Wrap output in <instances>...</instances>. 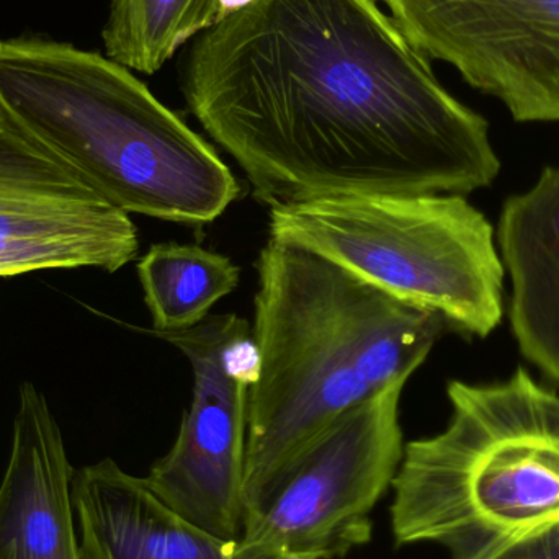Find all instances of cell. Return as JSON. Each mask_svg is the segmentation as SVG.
I'll return each instance as SVG.
<instances>
[{"mask_svg":"<svg viewBox=\"0 0 559 559\" xmlns=\"http://www.w3.org/2000/svg\"><path fill=\"white\" fill-rule=\"evenodd\" d=\"M183 94L269 209L465 197L501 169L488 121L374 0H242L197 36Z\"/></svg>","mask_w":559,"mask_h":559,"instance_id":"1","label":"cell"},{"mask_svg":"<svg viewBox=\"0 0 559 559\" xmlns=\"http://www.w3.org/2000/svg\"><path fill=\"white\" fill-rule=\"evenodd\" d=\"M245 515L335 420L406 384L449 322L355 277L322 255L269 238L258 261Z\"/></svg>","mask_w":559,"mask_h":559,"instance_id":"2","label":"cell"},{"mask_svg":"<svg viewBox=\"0 0 559 559\" xmlns=\"http://www.w3.org/2000/svg\"><path fill=\"white\" fill-rule=\"evenodd\" d=\"M0 128L127 215L205 225L238 199L215 147L108 56L0 39Z\"/></svg>","mask_w":559,"mask_h":559,"instance_id":"3","label":"cell"},{"mask_svg":"<svg viewBox=\"0 0 559 559\" xmlns=\"http://www.w3.org/2000/svg\"><path fill=\"white\" fill-rule=\"evenodd\" d=\"M447 394L449 426L404 445L394 540L508 559L559 527V391L519 367L502 383L450 381Z\"/></svg>","mask_w":559,"mask_h":559,"instance_id":"4","label":"cell"},{"mask_svg":"<svg viewBox=\"0 0 559 559\" xmlns=\"http://www.w3.org/2000/svg\"><path fill=\"white\" fill-rule=\"evenodd\" d=\"M271 238L309 249L397 301L486 337L502 319L495 229L463 195H341L271 206Z\"/></svg>","mask_w":559,"mask_h":559,"instance_id":"5","label":"cell"},{"mask_svg":"<svg viewBox=\"0 0 559 559\" xmlns=\"http://www.w3.org/2000/svg\"><path fill=\"white\" fill-rule=\"evenodd\" d=\"M394 384L335 420L245 515L242 540L285 559H342L370 544L371 514L404 455Z\"/></svg>","mask_w":559,"mask_h":559,"instance_id":"6","label":"cell"},{"mask_svg":"<svg viewBox=\"0 0 559 559\" xmlns=\"http://www.w3.org/2000/svg\"><path fill=\"white\" fill-rule=\"evenodd\" d=\"M154 335L189 360L193 396L173 449L144 479L187 521L238 540L245 528L249 391L259 374L251 324L236 314H215L195 328Z\"/></svg>","mask_w":559,"mask_h":559,"instance_id":"7","label":"cell"},{"mask_svg":"<svg viewBox=\"0 0 559 559\" xmlns=\"http://www.w3.org/2000/svg\"><path fill=\"white\" fill-rule=\"evenodd\" d=\"M426 58L459 69L515 121H559V0H383Z\"/></svg>","mask_w":559,"mask_h":559,"instance_id":"8","label":"cell"},{"mask_svg":"<svg viewBox=\"0 0 559 559\" xmlns=\"http://www.w3.org/2000/svg\"><path fill=\"white\" fill-rule=\"evenodd\" d=\"M138 251L130 215L0 128V278L85 267L111 274Z\"/></svg>","mask_w":559,"mask_h":559,"instance_id":"9","label":"cell"},{"mask_svg":"<svg viewBox=\"0 0 559 559\" xmlns=\"http://www.w3.org/2000/svg\"><path fill=\"white\" fill-rule=\"evenodd\" d=\"M82 559H285L238 538L216 537L164 504L146 479L114 460L72 479Z\"/></svg>","mask_w":559,"mask_h":559,"instance_id":"10","label":"cell"},{"mask_svg":"<svg viewBox=\"0 0 559 559\" xmlns=\"http://www.w3.org/2000/svg\"><path fill=\"white\" fill-rule=\"evenodd\" d=\"M72 479L74 468L48 401L23 383L0 485V559H82Z\"/></svg>","mask_w":559,"mask_h":559,"instance_id":"11","label":"cell"},{"mask_svg":"<svg viewBox=\"0 0 559 559\" xmlns=\"http://www.w3.org/2000/svg\"><path fill=\"white\" fill-rule=\"evenodd\" d=\"M501 261L512 278L509 316L524 357L559 390V169L545 167L499 219Z\"/></svg>","mask_w":559,"mask_h":559,"instance_id":"12","label":"cell"},{"mask_svg":"<svg viewBox=\"0 0 559 559\" xmlns=\"http://www.w3.org/2000/svg\"><path fill=\"white\" fill-rule=\"evenodd\" d=\"M154 334L195 328L219 299L235 292L241 271L202 246L154 245L138 262Z\"/></svg>","mask_w":559,"mask_h":559,"instance_id":"13","label":"cell"},{"mask_svg":"<svg viewBox=\"0 0 559 559\" xmlns=\"http://www.w3.org/2000/svg\"><path fill=\"white\" fill-rule=\"evenodd\" d=\"M226 0H110L107 56L131 71L154 74L180 46L215 25Z\"/></svg>","mask_w":559,"mask_h":559,"instance_id":"14","label":"cell"},{"mask_svg":"<svg viewBox=\"0 0 559 559\" xmlns=\"http://www.w3.org/2000/svg\"><path fill=\"white\" fill-rule=\"evenodd\" d=\"M508 559H559V527L522 545Z\"/></svg>","mask_w":559,"mask_h":559,"instance_id":"15","label":"cell"}]
</instances>
